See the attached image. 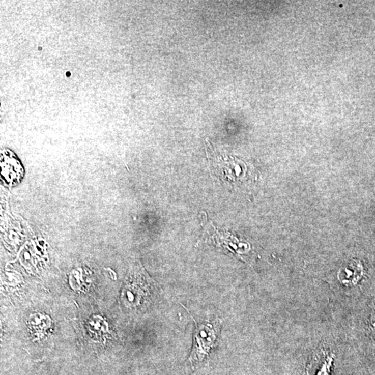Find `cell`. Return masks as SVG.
Masks as SVG:
<instances>
[{
	"instance_id": "obj_1",
	"label": "cell",
	"mask_w": 375,
	"mask_h": 375,
	"mask_svg": "<svg viewBox=\"0 0 375 375\" xmlns=\"http://www.w3.org/2000/svg\"><path fill=\"white\" fill-rule=\"evenodd\" d=\"M195 324L193 348L188 359V364L192 370H197L207 362L220 332L218 321H206L201 323L195 321Z\"/></svg>"
},
{
	"instance_id": "obj_2",
	"label": "cell",
	"mask_w": 375,
	"mask_h": 375,
	"mask_svg": "<svg viewBox=\"0 0 375 375\" xmlns=\"http://www.w3.org/2000/svg\"><path fill=\"white\" fill-rule=\"evenodd\" d=\"M210 148V147H209ZM209 152L207 153L209 161L214 169V172L218 175L222 180H239L241 178L242 164L241 161L234 159L232 158L222 157L221 155H216L213 153L211 148H208Z\"/></svg>"
},
{
	"instance_id": "obj_5",
	"label": "cell",
	"mask_w": 375,
	"mask_h": 375,
	"mask_svg": "<svg viewBox=\"0 0 375 375\" xmlns=\"http://www.w3.org/2000/svg\"><path fill=\"white\" fill-rule=\"evenodd\" d=\"M332 359L327 357L325 362L323 363V367H321V370L317 372L316 375H328L329 368H330L331 365H332Z\"/></svg>"
},
{
	"instance_id": "obj_3",
	"label": "cell",
	"mask_w": 375,
	"mask_h": 375,
	"mask_svg": "<svg viewBox=\"0 0 375 375\" xmlns=\"http://www.w3.org/2000/svg\"><path fill=\"white\" fill-rule=\"evenodd\" d=\"M2 180L9 186L19 184L24 177V169L15 153L9 149L1 150Z\"/></svg>"
},
{
	"instance_id": "obj_4",
	"label": "cell",
	"mask_w": 375,
	"mask_h": 375,
	"mask_svg": "<svg viewBox=\"0 0 375 375\" xmlns=\"http://www.w3.org/2000/svg\"><path fill=\"white\" fill-rule=\"evenodd\" d=\"M134 277L131 278L130 283L125 288V296H127L130 306L138 307L143 304L144 297L149 295L150 290L148 288L150 287V282L142 271L135 273Z\"/></svg>"
}]
</instances>
